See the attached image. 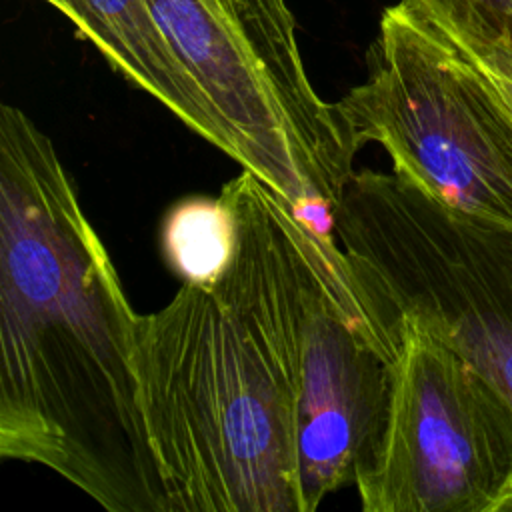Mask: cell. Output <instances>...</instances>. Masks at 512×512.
<instances>
[{
	"label": "cell",
	"mask_w": 512,
	"mask_h": 512,
	"mask_svg": "<svg viewBox=\"0 0 512 512\" xmlns=\"http://www.w3.org/2000/svg\"><path fill=\"white\" fill-rule=\"evenodd\" d=\"M264 224L274 306L298 404L302 512L344 486L378 450L396 346L368 310L334 236L296 216L270 186Z\"/></svg>",
	"instance_id": "obj_5"
},
{
	"label": "cell",
	"mask_w": 512,
	"mask_h": 512,
	"mask_svg": "<svg viewBox=\"0 0 512 512\" xmlns=\"http://www.w3.org/2000/svg\"><path fill=\"white\" fill-rule=\"evenodd\" d=\"M388 420L356 474L364 512H512V404L426 330L402 324Z\"/></svg>",
	"instance_id": "obj_7"
},
{
	"label": "cell",
	"mask_w": 512,
	"mask_h": 512,
	"mask_svg": "<svg viewBox=\"0 0 512 512\" xmlns=\"http://www.w3.org/2000/svg\"><path fill=\"white\" fill-rule=\"evenodd\" d=\"M72 20L132 84L160 100L186 126L192 98L146 0H46Z\"/></svg>",
	"instance_id": "obj_8"
},
{
	"label": "cell",
	"mask_w": 512,
	"mask_h": 512,
	"mask_svg": "<svg viewBox=\"0 0 512 512\" xmlns=\"http://www.w3.org/2000/svg\"><path fill=\"white\" fill-rule=\"evenodd\" d=\"M472 62L512 74V0H402Z\"/></svg>",
	"instance_id": "obj_10"
},
{
	"label": "cell",
	"mask_w": 512,
	"mask_h": 512,
	"mask_svg": "<svg viewBox=\"0 0 512 512\" xmlns=\"http://www.w3.org/2000/svg\"><path fill=\"white\" fill-rule=\"evenodd\" d=\"M160 246L166 264L184 282L212 280L232 250V220L220 196L176 202L162 220Z\"/></svg>",
	"instance_id": "obj_9"
},
{
	"label": "cell",
	"mask_w": 512,
	"mask_h": 512,
	"mask_svg": "<svg viewBox=\"0 0 512 512\" xmlns=\"http://www.w3.org/2000/svg\"><path fill=\"white\" fill-rule=\"evenodd\" d=\"M354 150L434 198L512 228V116L480 70L406 2L384 10L372 72L336 102Z\"/></svg>",
	"instance_id": "obj_6"
},
{
	"label": "cell",
	"mask_w": 512,
	"mask_h": 512,
	"mask_svg": "<svg viewBox=\"0 0 512 512\" xmlns=\"http://www.w3.org/2000/svg\"><path fill=\"white\" fill-rule=\"evenodd\" d=\"M136 312L52 140L0 108V454L110 512H168L140 402Z\"/></svg>",
	"instance_id": "obj_1"
},
{
	"label": "cell",
	"mask_w": 512,
	"mask_h": 512,
	"mask_svg": "<svg viewBox=\"0 0 512 512\" xmlns=\"http://www.w3.org/2000/svg\"><path fill=\"white\" fill-rule=\"evenodd\" d=\"M190 98L188 128L240 162L320 232L348 184L352 148L314 90L286 0H146Z\"/></svg>",
	"instance_id": "obj_3"
},
{
	"label": "cell",
	"mask_w": 512,
	"mask_h": 512,
	"mask_svg": "<svg viewBox=\"0 0 512 512\" xmlns=\"http://www.w3.org/2000/svg\"><path fill=\"white\" fill-rule=\"evenodd\" d=\"M264 182L220 190L232 250L206 282H184L138 314L134 364L168 512H302L298 404L274 306Z\"/></svg>",
	"instance_id": "obj_2"
},
{
	"label": "cell",
	"mask_w": 512,
	"mask_h": 512,
	"mask_svg": "<svg viewBox=\"0 0 512 512\" xmlns=\"http://www.w3.org/2000/svg\"><path fill=\"white\" fill-rule=\"evenodd\" d=\"M334 240L390 342L402 324L426 330L512 404L510 226L452 208L394 170H360L336 204Z\"/></svg>",
	"instance_id": "obj_4"
}]
</instances>
